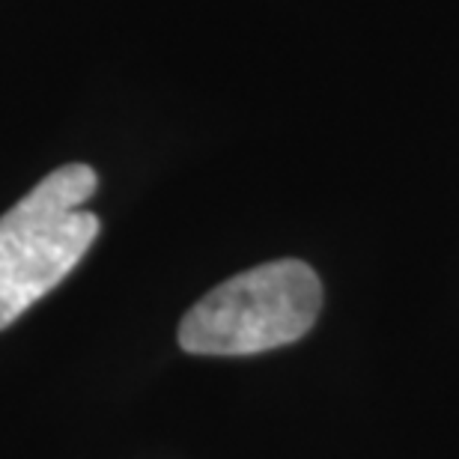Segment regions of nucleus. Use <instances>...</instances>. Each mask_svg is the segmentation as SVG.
I'll use <instances>...</instances> for the list:
<instances>
[{"label":"nucleus","mask_w":459,"mask_h":459,"mask_svg":"<svg viewBox=\"0 0 459 459\" xmlns=\"http://www.w3.org/2000/svg\"><path fill=\"white\" fill-rule=\"evenodd\" d=\"M319 307L323 283L307 263H263L206 292L182 319L179 346L191 355L269 352L305 337Z\"/></svg>","instance_id":"f03ea898"},{"label":"nucleus","mask_w":459,"mask_h":459,"mask_svg":"<svg viewBox=\"0 0 459 459\" xmlns=\"http://www.w3.org/2000/svg\"><path fill=\"white\" fill-rule=\"evenodd\" d=\"M99 177L87 164H63L0 215V328L57 287L99 236L84 209Z\"/></svg>","instance_id":"f257e3e1"}]
</instances>
